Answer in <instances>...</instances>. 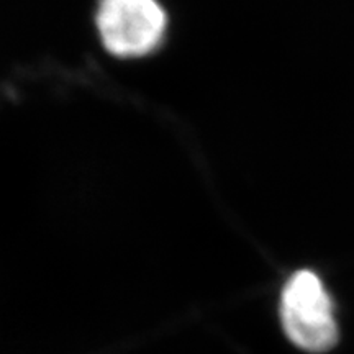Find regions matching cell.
<instances>
[{
  "label": "cell",
  "mask_w": 354,
  "mask_h": 354,
  "mask_svg": "<svg viewBox=\"0 0 354 354\" xmlns=\"http://www.w3.org/2000/svg\"><path fill=\"white\" fill-rule=\"evenodd\" d=\"M281 322L287 338L308 353H325L338 342L333 302L315 272L292 274L281 295Z\"/></svg>",
  "instance_id": "1"
},
{
  "label": "cell",
  "mask_w": 354,
  "mask_h": 354,
  "mask_svg": "<svg viewBox=\"0 0 354 354\" xmlns=\"http://www.w3.org/2000/svg\"><path fill=\"white\" fill-rule=\"evenodd\" d=\"M97 28L112 55L143 56L161 43L166 13L156 0H100Z\"/></svg>",
  "instance_id": "2"
}]
</instances>
